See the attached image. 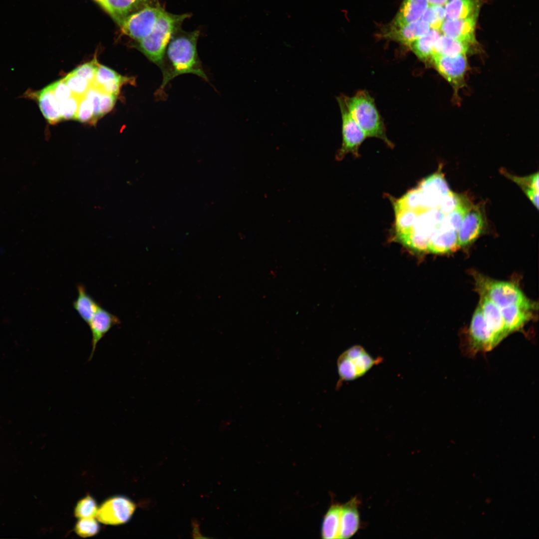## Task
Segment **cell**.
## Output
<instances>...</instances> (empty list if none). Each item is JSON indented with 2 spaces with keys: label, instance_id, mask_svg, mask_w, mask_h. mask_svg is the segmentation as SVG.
Here are the masks:
<instances>
[{
  "label": "cell",
  "instance_id": "cell-17",
  "mask_svg": "<svg viewBox=\"0 0 539 539\" xmlns=\"http://www.w3.org/2000/svg\"><path fill=\"white\" fill-rule=\"evenodd\" d=\"M459 247L457 231L441 222L431 237L428 252L446 253L455 251Z\"/></svg>",
  "mask_w": 539,
  "mask_h": 539
},
{
  "label": "cell",
  "instance_id": "cell-22",
  "mask_svg": "<svg viewBox=\"0 0 539 539\" xmlns=\"http://www.w3.org/2000/svg\"><path fill=\"white\" fill-rule=\"evenodd\" d=\"M500 309L510 333L523 327L531 319V311L534 309L520 305H512Z\"/></svg>",
  "mask_w": 539,
  "mask_h": 539
},
{
  "label": "cell",
  "instance_id": "cell-31",
  "mask_svg": "<svg viewBox=\"0 0 539 539\" xmlns=\"http://www.w3.org/2000/svg\"><path fill=\"white\" fill-rule=\"evenodd\" d=\"M97 510L95 501L88 496L78 502L75 509L74 515L79 519L95 518Z\"/></svg>",
  "mask_w": 539,
  "mask_h": 539
},
{
  "label": "cell",
  "instance_id": "cell-21",
  "mask_svg": "<svg viewBox=\"0 0 539 539\" xmlns=\"http://www.w3.org/2000/svg\"><path fill=\"white\" fill-rule=\"evenodd\" d=\"M77 296L73 302L72 306L80 318L87 324L101 306L87 292L82 284L77 286Z\"/></svg>",
  "mask_w": 539,
  "mask_h": 539
},
{
  "label": "cell",
  "instance_id": "cell-7",
  "mask_svg": "<svg viewBox=\"0 0 539 539\" xmlns=\"http://www.w3.org/2000/svg\"><path fill=\"white\" fill-rule=\"evenodd\" d=\"M430 62L457 93L464 84L468 66L466 55L447 56L434 53Z\"/></svg>",
  "mask_w": 539,
  "mask_h": 539
},
{
  "label": "cell",
  "instance_id": "cell-12",
  "mask_svg": "<svg viewBox=\"0 0 539 539\" xmlns=\"http://www.w3.org/2000/svg\"><path fill=\"white\" fill-rule=\"evenodd\" d=\"M477 16L454 19H445L440 31L447 36L456 39L470 45L475 44V26Z\"/></svg>",
  "mask_w": 539,
  "mask_h": 539
},
{
  "label": "cell",
  "instance_id": "cell-37",
  "mask_svg": "<svg viewBox=\"0 0 539 539\" xmlns=\"http://www.w3.org/2000/svg\"><path fill=\"white\" fill-rule=\"evenodd\" d=\"M54 97L58 103L64 101L73 94L63 79L51 83Z\"/></svg>",
  "mask_w": 539,
  "mask_h": 539
},
{
  "label": "cell",
  "instance_id": "cell-41",
  "mask_svg": "<svg viewBox=\"0 0 539 539\" xmlns=\"http://www.w3.org/2000/svg\"><path fill=\"white\" fill-rule=\"evenodd\" d=\"M125 82L122 81H112L97 87L103 92L117 96L119 93L121 85Z\"/></svg>",
  "mask_w": 539,
  "mask_h": 539
},
{
  "label": "cell",
  "instance_id": "cell-36",
  "mask_svg": "<svg viewBox=\"0 0 539 539\" xmlns=\"http://www.w3.org/2000/svg\"><path fill=\"white\" fill-rule=\"evenodd\" d=\"M101 91L96 86L91 84L86 92L85 96L91 102L93 109V124L100 118V101Z\"/></svg>",
  "mask_w": 539,
  "mask_h": 539
},
{
  "label": "cell",
  "instance_id": "cell-38",
  "mask_svg": "<svg viewBox=\"0 0 539 539\" xmlns=\"http://www.w3.org/2000/svg\"><path fill=\"white\" fill-rule=\"evenodd\" d=\"M509 177L520 185L523 190L527 189H533L539 191V173L531 175L525 177H519L508 175Z\"/></svg>",
  "mask_w": 539,
  "mask_h": 539
},
{
  "label": "cell",
  "instance_id": "cell-26",
  "mask_svg": "<svg viewBox=\"0 0 539 539\" xmlns=\"http://www.w3.org/2000/svg\"><path fill=\"white\" fill-rule=\"evenodd\" d=\"M341 506L333 505L324 517L321 527V536L324 539H338L340 526Z\"/></svg>",
  "mask_w": 539,
  "mask_h": 539
},
{
  "label": "cell",
  "instance_id": "cell-34",
  "mask_svg": "<svg viewBox=\"0 0 539 539\" xmlns=\"http://www.w3.org/2000/svg\"><path fill=\"white\" fill-rule=\"evenodd\" d=\"M99 64L96 57H94L91 61L77 67L70 73L83 77L92 84Z\"/></svg>",
  "mask_w": 539,
  "mask_h": 539
},
{
  "label": "cell",
  "instance_id": "cell-33",
  "mask_svg": "<svg viewBox=\"0 0 539 539\" xmlns=\"http://www.w3.org/2000/svg\"><path fill=\"white\" fill-rule=\"evenodd\" d=\"M99 531V526L95 518L79 519L75 527L76 533L83 538L93 536Z\"/></svg>",
  "mask_w": 539,
  "mask_h": 539
},
{
  "label": "cell",
  "instance_id": "cell-15",
  "mask_svg": "<svg viewBox=\"0 0 539 539\" xmlns=\"http://www.w3.org/2000/svg\"><path fill=\"white\" fill-rule=\"evenodd\" d=\"M484 225V216L480 208L471 207L457 232L459 246H465L474 241L482 232Z\"/></svg>",
  "mask_w": 539,
  "mask_h": 539
},
{
  "label": "cell",
  "instance_id": "cell-45",
  "mask_svg": "<svg viewBox=\"0 0 539 539\" xmlns=\"http://www.w3.org/2000/svg\"><path fill=\"white\" fill-rule=\"evenodd\" d=\"M449 0H448V1H449Z\"/></svg>",
  "mask_w": 539,
  "mask_h": 539
},
{
  "label": "cell",
  "instance_id": "cell-39",
  "mask_svg": "<svg viewBox=\"0 0 539 539\" xmlns=\"http://www.w3.org/2000/svg\"><path fill=\"white\" fill-rule=\"evenodd\" d=\"M460 196L450 191L441 200L438 208L445 215L452 211L457 205Z\"/></svg>",
  "mask_w": 539,
  "mask_h": 539
},
{
  "label": "cell",
  "instance_id": "cell-42",
  "mask_svg": "<svg viewBox=\"0 0 539 539\" xmlns=\"http://www.w3.org/2000/svg\"><path fill=\"white\" fill-rule=\"evenodd\" d=\"M533 204L537 209L539 208V191L533 189H527L524 191Z\"/></svg>",
  "mask_w": 539,
  "mask_h": 539
},
{
  "label": "cell",
  "instance_id": "cell-2",
  "mask_svg": "<svg viewBox=\"0 0 539 539\" xmlns=\"http://www.w3.org/2000/svg\"><path fill=\"white\" fill-rule=\"evenodd\" d=\"M351 116L367 137L383 140L389 147L393 144L387 138L383 120L374 99L365 90H360L352 97L340 95Z\"/></svg>",
  "mask_w": 539,
  "mask_h": 539
},
{
  "label": "cell",
  "instance_id": "cell-27",
  "mask_svg": "<svg viewBox=\"0 0 539 539\" xmlns=\"http://www.w3.org/2000/svg\"><path fill=\"white\" fill-rule=\"evenodd\" d=\"M471 207L469 201L464 197L460 196L457 205L452 211L445 215L442 223L458 232L464 217Z\"/></svg>",
  "mask_w": 539,
  "mask_h": 539
},
{
  "label": "cell",
  "instance_id": "cell-6",
  "mask_svg": "<svg viewBox=\"0 0 539 539\" xmlns=\"http://www.w3.org/2000/svg\"><path fill=\"white\" fill-rule=\"evenodd\" d=\"M337 100L341 113L342 142L335 159L340 161L349 153L358 157L359 148L367 136L351 116L340 95Z\"/></svg>",
  "mask_w": 539,
  "mask_h": 539
},
{
  "label": "cell",
  "instance_id": "cell-44",
  "mask_svg": "<svg viewBox=\"0 0 539 539\" xmlns=\"http://www.w3.org/2000/svg\"><path fill=\"white\" fill-rule=\"evenodd\" d=\"M102 7L104 8L106 11L107 10V6L106 2V0H95Z\"/></svg>",
  "mask_w": 539,
  "mask_h": 539
},
{
  "label": "cell",
  "instance_id": "cell-29",
  "mask_svg": "<svg viewBox=\"0 0 539 539\" xmlns=\"http://www.w3.org/2000/svg\"><path fill=\"white\" fill-rule=\"evenodd\" d=\"M130 80L131 79L122 76L110 68L99 64L96 71L94 81L92 84L96 87H100L112 81L126 82Z\"/></svg>",
  "mask_w": 539,
  "mask_h": 539
},
{
  "label": "cell",
  "instance_id": "cell-10",
  "mask_svg": "<svg viewBox=\"0 0 539 539\" xmlns=\"http://www.w3.org/2000/svg\"><path fill=\"white\" fill-rule=\"evenodd\" d=\"M422 195V208H437L441 200L450 192L449 186L439 170L423 179L417 187Z\"/></svg>",
  "mask_w": 539,
  "mask_h": 539
},
{
  "label": "cell",
  "instance_id": "cell-18",
  "mask_svg": "<svg viewBox=\"0 0 539 539\" xmlns=\"http://www.w3.org/2000/svg\"><path fill=\"white\" fill-rule=\"evenodd\" d=\"M358 505L359 501L355 497L341 506L338 539L350 538L358 531L360 524Z\"/></svg>",
  "mask_w": 539,
  "mask_h": 539
},
{
  "label": "cell",
  "instance_id": "cell-19",
  "mask_svg": "<svg viewBox=\"0 0 539 539\" xmlns=\"http://www.w3.org/2000/svg\"><path fill=\"white\" fill-rule=\"evenodd\" d=\"M107 11L118 24L128 15L149 5L157 4V0H106Z\"/></svg>",
  "mask_w": 539,
  "mask_h": 539
},
{
  "label": "cell",
  "instance_id": "cell-25",
  "mask_svg": "<svg viewBox=\"0 0 539 539\" xmlns=\"http://www.w3.org/2000/svg\"><path fill=\"white\" fill-rule=\"evenodd\" d=\"M470 46L466 43L443 34L438 37L435 42L434 54L447 56L466 55Z\"/></svg>",
  "mask_w": 539,
  "mask_h": 539
},
{
  "label": "cell",
  "instance_id": "cell-40",
  "mask_svg": "<svg viewBox=\"0 0 539 539\" xmlns=\"http://www.w3.org/2000/svg\"><path fill=\"white\" fill-rule=\"evenodd\" d=\"M116 96L117 95L108 94L101 91L100 101V117L103 116L112 109L116 102Z\"/></svg>",
  "mask_w": 539,
  "mask_h": 539
},
{
  "label": "cell",
  "instance_id": "cell-4",
  "mask_svg": "<svg viewBox=\"0 0 539 539\" xmlns=\"http://www.w3.org/2000/svg\"><path fill=\"white\" fill-rule=\"evenodd\" d=\"M165 10L158 4L149 5L126 17L118 24L124 34L138 42L156 30Z\"/></svg>",
  "mask_w": 539,
  "mask_h": 539
},
{
  "label": "cell",
  "instance_id": "cell-9",
  "mask_svg": "<svg viewBox=\"0 0 539 539\" xmlns=\"http://www.w3.org/2000/svg\"><path fill=\"white\" fill-rule=\"evenodd\" d=\"M136 506L129 499L121 496L111 498L98 509L96 518L101 523L118 525L127 522L135 511Z\"/></svg>",
  "mask_w": 539,
  "mask_h": 539
},
{
  "label": "cell",
  "instance_id": "cell-32",
  "mask_svg": "<svg viewBox=\"0 0 539 539\" xmlns=\"http://www.w3.org/2000/svg\"><path fill=\"white\" fill-rule=\"evenodd\" d=\"M80 98L72 95L64 101L58 103L62 120H75Z\"/></svg>",
  "mask_w": 539,
  "mask_h": 539
},
{
  "label": "cell",
  "instance_id": "cell-35",
  "mask_svg": "<svg viewBox=\"0 0 539 539\" xmlns=\"http://www.w3.org/2000/svg\"><path fill=\"white\" fill-rule=\"evenodd\" d=\"M75 120L82 123L89 122L93 124V106L85 95L80 99Z\"/></svg>",
  "mask_w": 539,
  "mask_h": 539
},
{
  "label": "cell",
  "instance_id": "cell-1",
  "mask_svg": "<svg viewBox=\"0 0 539 539\" xmlns=\"http://www.w3.org/2000/svg\"><path fill=\"white\" fill-rule=\"evenodd\" d=\"M199 35V32L194 31L180 33L177 31L173 36L160 67L163 79L156 92L157 96L161 97L167 85L180 75L191 73L208 80L198 55L197 42Z\"/></svg>",
  "mask_w": 539,
  "mask_h": 539
},
{
  "label": "cell",
  "instance_id": "cell-5",
  "mask_svg": "<svg viewBox=\"0 0 539 539\" xmlns=\"http://www.w3.org/2000/svg\"><path fill=\"white\" fill-rule=\"evenodd\" d=\"M382 359L379 357L374 358L360 345L349 348L343 352L337 359L339 383L341 381H352L361 377L373 366L379 363Z\"/></svg>",
  "mask_w": 539,
  "mask_h": 539
},
{
  "label": "cell",
  "instance_id": "cell-13",
  "mask_svg": "<svg viewBox=\"0 0 539 539\" xmlns=\"http://www.w3.org/2000/svg\"><path fill=\"white\" fill-rule=\"evenodd\" d=\"M24 96L37 102L43 116L50 124H56L62 120L51 83L39 91L28 90Z\"/></svg>",
  "mask_w": 539,
  "mask_h": 539
},
{
  "label": "cell",
  "instance_id": "cell-20",
  "mask_svg": "<svg viewBox=\"0 0 539 539\" xmlns=\"http://www.w3.org/2000/svg\"><path fill=\"white\" fill-rule=\"evenodd\" d=\"M428 5L427 0H404L391 23L404 25L418 20Z\"/></svg>",
  "mask_w": 539,
  "mask_h": 539
},
{
  "label": "cell",
  "instance_id": "cell-28",
  "mask_svg": "<svg viewBox=\"0 0 539 539\" xmlns=\"http://www.w3.org/2000/svg\"><path fill=\"white\" fill-rule=\"evenodd\" d=\"M445 18V9L443 5L429 4L420 19L427 23L431 28L440 30Z\"/></svg>",
  "mask_w": 539,
  "mask_h": 539
},
{
  "label": "cell",
  "instance_id": "cell-24",
  "mask_svg": "<svg viewBox=\"0 0 539 539\" xmlns=\"http://www.w3.org/2000/svg\"><path fill=\"white\" fill-rule=\"evenodd\" d=\"M440 35L439 30L431 28L427 33L414 41L409 47L420 60L430 61L435 42Z\"/></svg>",
  "mask_w": 539,
  "mask_h": 539
},
{
  "label": "cell",
  "instance_id": "cell-16",
  "mask_svg": "<svg viewBox=\"0 0 539 539\" xmlns=\"http://www.w3.org/2000/svg\"><path fill=\"white\" fill-rule=\"evenodd\" d=\"M120 323L119 318L101 306L95 313L88 325L92 334V350L89 360L92 358L98 342L115 325Z\"/></svg>",
  "mask_w": 539,
  "mask_h": 539
},
{
  "label": "cell",
  "instance_id": "cell-43",
  "mask_svg": "<svg viewBox=\"0 0 539 539\" xmlns=\"http://www.w3.org/2000/svg\"><path fill=\"white\" fill-rule=\"evenodd\" d=\"M429 5H444L448 0H427Z\"/></svg>",
  "mask_w": 539,
  "mask_h": 539
},
{
  "label": "cell",
  "instance_id": "cell-30",
  "mask_svg": "<svg viewBox=\"0 0 539 539\" xmlns=\"http://www.w3.org/2000/svg\"><path fill=\"white\" fill-rule=\"evenodd\" d=\"M72 94L79 98L84 96L91 84L80 76L68 73L63 78Z\"/></svg>",
  "mask_w": 539,
  "mask_h": 539
},
{
  "label": "cell",
  "instance_id": "cell-8",
  "mask_svg": "<svg viewBox=\"0 0 539 539\" xmlns=\"http://www.w3.org/2000/svg\"><path fill=\"white\" fill-rule=\"evenodd\" d=\"M498 345L489 328L480 307L476 309L469 330V352L475 354L491 351Z\"/></svg>",
  "mask_w": 539,
  "mask_h": 539
},
{
  "label": "cell",
  "instance_id": "cell-3",
  "mask_svg": "<svg viewBox=\"0 0 539 539\" xmlns=\"http://www.w3.org/2000/svg\"><path fill=\"white\" fill-rule=\"evenodd\" d=\"M476 287L480 295L487 296L500 308L520 305L535 309V304L528 299L514 283L492 279L474 271Z\"/></svg>",
  "mask_w": 539,
  "mask_h": 539
},
{
  "label": "cell",
  "instance_id": "cell-11",
  "mask_svg": "<svg viewBox=\"0 0 539 539\" xmlns=\"http://www.w3.org/2000/svg\"><path fill=\"white\" fill-rule=\"evenodd\" d=\"M430 28L427 23L421 19L404 25H396L391 23L383 28L380 35L410 47L416 39L427 33Z\"/></svg>",
  "mask_w": 539,
  "mask_h": 539
},
{
  "label": "cell",
  "instance_id": "cell-23",
  "mask_svg": "<svg viewBox=\"0 0 539 539\" xmlns=\"http://www.w3.org/2000/svg\"><path fill=\"white\" fill-rule=\"evenodd\" d=\"M480 0H451L445 4L447 19L466 18L478 15Z\"/></svg>",
  "mask_w": 539,
  "mask_h": 539
},
{
  "label": "cell",
  "instance_id": "cell-14",
  "mask_svg": "<svg viewBox=\"0 0 539 539\" xmlns=\"http://www.w3.org/2000/svg\"><path fill=\"white\" fill-rule=\"evenodd\" d=\"M479 307L489 328L499 344L510 334L501 309L484 295H480Z\"/></svg>",
  "mask_w": 539,
  "mask_h": 539
}]
</instances>
